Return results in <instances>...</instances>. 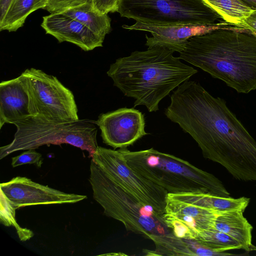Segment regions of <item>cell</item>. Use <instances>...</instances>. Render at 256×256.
I'll list each match as a JSON object with an SVG mask.
<instances>
[{"label": "cell", "instance_id": "10", "mask_svg": "<svg viewBox=\"0 0 256 256\" xmlns=\"http://www.w3.org/2000/svg\"><path fill=\"white\" fill-rule=\"evenodd\" d=\"M0 188L16 210L29 206L74 204L87 198L86 195L66 193L20 176L1 183Z\"/></svg>", "mask_w": 256, "mask_h": 256}, {"label": "cell", "instance_id": "23", "mask_svg": "<svg viewBox=\"0 0 256 256\" xmlns=\"http://www.w3.org/2000/svg\"><path fill=\"white\" fill-rule=\"evenodd\" d=\"M1 222L4 224L8 226L13 225L16 228L18 234L21 240H26L32 236V231L28 229L22 228L15 220V210L8 202L4 196L0 192Z\"/></svg>", "mask_w": 256, "mask_h": 256}, {"label": "cell", "instance_id": "29", "mask_svg": "<svg viewBox=\"0 0 256 256\" xmlns=\"http://www.w3.org/2000/svg\"><path fill=\"white\" fill-rule=\"evenodd\" d=\"M253 10H256V0H240Z\"/></svg>", "mask_w": 256, "mask_h": 256}, {"label": "cell", "instance_id": "14", "mask_svg": "<svg viewBox=\"0 0 256 256\" xmlns=\"http://www.w3.org/2000/svg\"><path fill=\"white\" fill-rule=\"evenodd\" d=\"M41 26L46 34L60 42L74 44L84 51L102 46L104 39L92 32L78 20L62 12H54L44 16Z\"/></svg>", "mask_w": 256, "mask_h": 256}, {"label": "cell", "instance_id": "7", "mask_svg": "<svg viewBox=\"0 0 256 256\" xmlns=\"http://www.w3.org/2000/svg\"><path fill=\"white\" fill-rule=\"evenodd\" d=\"M116 12L152 26L230 24L204 0H118Z\"/></svg>", "mask_w": 256, "mask_h": 256}, {"label": "cell", "instance_id": "18", "mask_svg": "<svg viewBox=\"0 0 256 256\" xmlns=\"http://www.w3.org/2000/svg\"><path fill=\"white\" fill-rule=\"evenodd\" d=\"M62 12L78 20L103 39L110 31V18L107 14L95 10L92 4H85Z\"/></svg>", "mask_w": 256, "mask_h": 256}, {"label": "cell", "instance_id": "27", "mask_svg": "<svg viewBox=\"0 0 256 256\" xmlns=\"http://www.w3.org/2000/svg\"><path fill=\"white\" fill-rule=\"evenodd\" d=\"M242 28L248 29L256 36V10L244 20Z\"/></svg>", "mask_w": 256, "mask_h": 256}, {"label": "cell", "instance_id": "11", "mask_svg": "<svg viewBox=\"0 0 256 256\" xmlns=\"http://www.w3.org/2000/svg\"><path fill=\"white\" fill-rule=\"evenodd\" d=\"M103 142L113 148H124L147 135L144 114L134 108H120L101 114L96 121Z\"/></svg>", "mask_w": 256, "mask_h": 256}, {"label": "cell", "instance_id": "16", "mask_svg": "<svg viewBox=\"0 0 256 256\" xmlns=\"http://www.w3.org/2000/svg\"><path fill=\"white\" fill-rule=\"evenodd\" d=\"M243 212L230 210L218 212L214 228L222 232L236 241L242 249L250 252L256 250L252 244V226L244 217Z\"/></svg>", "mask_w": 256, "mask_h": 256}, {"label": "cell", "instance_id": "22", "mask_svg": "<svg viewBox=\"0 0 256 256\" xmlns=\"http://www.w3.org/2000/svg\"><path fill=\"white\" fill-rule=\"evenodd\" d=\"M196 240H202L210 247L220 252L242 249L241 246L227 234L214 228L201 231Z\"/></svg>", "mask_w": 256, "mask_h": 256}, {"label": "cell", "instance_id": "28", "mask_svg": "<svg viewBox=\"0 0 256 256\" xmlns=\"http://www.w3.org/2000/svg\"><path fill=\"white\" fill-rule=\"evenodd\" d=\"M12 0H0V22L4 19Z\"/></svg>", "mask_w": 256, "mask_h": 256}, {"label": "cell", "instance_id": "13", "mask_svg": "<svg viewBox=\"0 0 256 256\" xmlns=\"http://www.w3.org/2000/svg\"><path fill=\"white\" fill-rule=\"evenodd\" d=\"M218 26L178 25L158 26L137 22L132 26L124 25L122 28L130 30L150 32L152 37L146 36V45L148 48L162 47L179 53L184 50L191 38L208 32Z\"/></svg>", "mask_w": 256, "mask_h": 256}, {"label": "cell", "instance_id": "17", "mask_svg": "<svg viewBox=\"0 0 256 256\" xmlns=\"http://www.w3.org/2000/svg\"><path fill=\"white\" fill-rule=\"evenodd\" d=\"M168 196L219 212L235 210L244 212L250 202V199L246 197L234 198L230 196H221L203 192L168 194Z\"/></svg>", "mask_w": 256, "mask_h": 256}, {"label": "cell", "instance_id": "5", "mask_svg": "<svg viewBox=\"0 0 256 256\" xmlns=\"http://www.w3.org/2000/svg\"><path fill=\"white\" fill-rule=\"evenodd\" d=\"M89 180L93 197L104 214L120 222L126 229L150 239L152 236L172 232L160 216L124 189L91 160Z\"/></svg>", "mask_w": 256, "mask_h": 256}, {"label": "cell", "instance_id": "2", "mask_svg": "<svg viewBox=\"0 0 256 256\" xmlns=\"http://www.w3.org/2000/svg\"><path fill=\"white\" fill-rule=\"evenodd\" d=\"M226 26L190 38L178 58L248 94L256 90V36L246 28Z\"/></svg>", "mask_w": 256, "mask_h": 256}, {"label": "cell", "instance_id": "24", "mask_svg": "<svg viewBox=\"0 0 256 256\" xmlns=\"http://www.w3.org/2000/svg\"><path fill=\"white\" fill-rule=\"evenodd\" d=\"M87 3L92 4V0H48L45 9L50 14L62 12Z\"/></svg>", "mask_w": 256, "mask_h": 256}, {"label": "cell", "instance_id": "25", "mask_svg": "<svg viewBox=\"0 0 256 256\" xmlns=\"http://www.w3.org/2000/svg\"><path fill=\"white\" fill-rule=\"evenodd\" d=\"M42 154L34 150L30 149L12 158V166L13 168L26 164H34L40 168L42 164Z\"/></svg>", "mask_w": 256, "mask_h": 256}, {"label": "cell", "instance_id": "3", "mask_svg": "<svg viewBox=\"0 0 256 256\" xmlns=\"http://www.w3.org/2000/svg\"><path fill=\"white\" fill-rule=\"evenodd\" d=\"M174 52L160 46L134 51L116 59L107 74L125 96L135 99L134 107L144 106L149 112H156L163 98L198 72Z\"/></svg>", "mask_w": 256, "mask_h": 256}, {"label": "cell", "instance_id": "1", "mask_svg": "<svg viewBox=\"0 0 256 256\" xmlns=\"http://www.w3.org/2000/svg\"><path fill=\"white\" fill-rule=\"evenodd\" d=\"M164 114L192 138L205 158L236 178L256 180V141L224 100L188 80L173 90Z\"/></svg>", "mask_w": 256, "mask_h": 256}, {"label": "cell", "instance_id": "15", "mask_svg": "<svg viewBox=\"0 0 256 256\" xmlns=\"http://www.w3.org/2000/svg\"><path fill=\"white\" fill-rule=\"evenodd\" d=\"M155 246L154 251L146 250V255L152 256H231L233 254L216 250L204 242L196 239L176 237L172 233L152 236Z\"/></svg>", "mask_w": 256, "mask_h": 256}, {"label": "cell", "instance_id": "8", "mask_svg": "<svg viewBox=\"0 0 256 256\" xmlns=\"http://www.w3.org/2000/svg\"><path fill=\"white\" fill-rule=\"evenodd\" d=\"M92 160L118 184L163 216L167 192L134 171L118 150L98 146Z\"/></svg>", "mask_w": 256, "mask_h": 256}, {"label": "cell", "instance_id": "4", "mask_svg": "<svg viewBox=\"0 0 256 256\" xmlns=\"http://www.w3.org/2000/svg\"><path fill=\"white\" fill-rule=\"evenodd\" d=\"M136 172L164 188L168 194L203 192L228 197L220 180L189 162L152 148L138 151L120 148Z\"/></svg>", "mask_w": 256, "mask_h": 256}, {"label": "cell", "instance_id": "12", "mask_svg": "<svg viewBox=\"0 0 256 256\" xmlns=\"http://www.w3.org/2000/svg\"><path fill=\"white\" fill-rule=\"evenodd\" d=\"M36 116L27 79L22 72L16 78L0 82V128L5 124H14Z\"/></svg>", "mask_w": 256, "mask_h": 256}, {"label": "cell", "instance_id": "26", "mask_svg": "<svg viewBox=\"0 0 256 256\" xmlns=\"http://www.w3.org/2000/svg\"><path fill=\"white\" fill-rule=\"evenodd\" d=\"M118 0H92L94 8L102 14L116 12Z\"/></svg>", "mask_w": 256, "mask_h": 256}, {"label": "cell", "instance_id": "21", "mask_svg": "<svg viewBox=\"0 0 256 256\" xmlns=\"http://www.w3.org/2000/svg\"><path fill=\"white\" fill-rule=\"evenodd\" d=\"M227 23L242 28L244 20L254 11L240 0H204Z\"/></svg>", "mask_w": 256, "mask_h": 256}, {"label": "cell", "instance_id": "6", "mask_svg": "<svg viewBox=\"0 0 256 256\" xmlns=\"http://www.w3.org/2000/svg\"><path fill=\"white\" fill-rule=\"evenodd\" d=\"M14 124L16 131L14 140L0 148V160L17 151L35 150L45 144H62L86 150L92 158L98 147L96 121L79 120L60 122L32 116Z\"/></svg>", "mask_w": 256, "mask_h": 256}, {"label": "cell", "instance_id": "20", "mask_svg": "<svg viewBox=\"0 0 256 256\" xmlns=\"http://www.w3.org/2000/svg\"><path fill=\"white\" fill-rule=\"evenodd\" d=\"M48 0H12L2 21L0 30L16 32L22 27L27 17L34 11L45 9Z\"/></svg>", "mask_w": 256, "mask_h": 256}, {"label": "cell", "instance_id": "19", "mask_svg": "<svg viewBox=\"0 0 256 256\" xmlns=\"http://www.w3.org/2000/svg\"><path fill=\"white\" fill-rule=\"evenodd\" d=\"M218 212L212 209L172 198L168 195L164 213L183 214L192 217L197 221L200 232L203 230L214 228L215 220Z\"/></svg>", "mask_w": 256, "mask_h": 256}, {"label": "cell", "instance_id": "9", "mask_svg": "<svg viewBox=\"0 0 256 256\" xmlns=\"http://www.w3.org/2000/svg\"><path fill=\"white\" fill-rule=\"evenodd\" d=\"M22 73L26 78L37 116L60 122L79 120L73 93L56 77L33 68Z\"/></svg>", "mask_w": 256, "mask_h": 256}]
</instances>
